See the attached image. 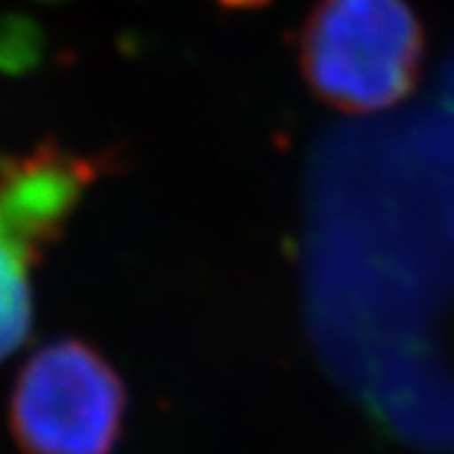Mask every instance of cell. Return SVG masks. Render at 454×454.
<instances>
[{
  "label": "cell",
  "instance_id": "cell-1",
  "mask_svg": "<svg viewBox=\"0 0 454 454\" xmlns=\"http://www.w3.org/2000/svg\"><path fill=\"white\" fill-rule=\"evenodd\" d=\"M424 31L406 0H318L301 26L298 61L333 109L373 114L411 94Z\"/></svg>",
  "mask_w": 454,
  "mask_h": 454
},
{
  "label": "cell",
  "instance_id": "cell-2",
  "mask_svg": "<svg viewBox=\"0 0 454 454\" xmlns=\"http://www.w3.org/2000/svg\"><path fill=\"white\" fill-rule=\"evenodd\" d=\"M109 169V154H82L56 139L0 154V361L31 331L35 265Z\"/></svg>",
  "mask_w": 454,
  "mask_h": 454
},
{
  "label": "cell",
  "instance_id": "cell-3",
  "mask_svg": "<svg viewBox=\"0 0 454 454\" xmlns=\"http://www.w3.org/2000/svg\"><path fill=\"white\" fill-rule=\"evenodd\" d=\"M127 389L91 343L59 339L35 351L11 391V434L23 454H112Z\"/></svg>",
  "mask_w": 454,
  "mask_h": 454
},
{
  "label": "cell",
  "instance_id": "cell-5",
  "mask_svg": "<svg viewBox=\"0 0 454 454\" xmlns=\"http://www.w3.org/2000/svg\"><path fill=\"white\" fill-rule=\"evenodd\" d=\"M225 5H232V8H247V5H258L260 0H223Z\"/></svg>",
  "mask_w": 454,
  "mask_h": 454
},
{
  "label": "cell",
  "instance_id": "cell-4",
  "mask_svg": "<svg viewBox=\"0 0 454 454\" xmlns=\"http://www.w3.org/2000/svg\"><path fill=\"white\" fill-rule=\"evenodd\" d=\"M33 51H35V38L28 23L8 20L5 28H0V59H5L11 66H16L18 59L28 64Z\"/></svg>",
  "mask_w": 454,
  "mask_h": 454
}]
</instances>
